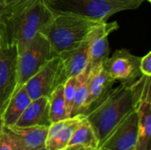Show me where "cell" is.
<instances>
[{"label": "cell", "instance_id": "5bb4252c", "mask_svg": "<svg viewBox=\"0 0 151 150\" xmlns=\"http://www.w3.org/2000/svg\"><path fill=\"white\" fill-rule=\"evenodd\" d=\"M85 119L86 115L80 114L52 123L49 126L44 147L48 150L65 149L75 130Z\"/></svg>", "mask_w": 151, "mask_h": 150}, {"label": "cell", "instance_id": "e0dca14e", "mask_svg": "<svg viewBox=\"0 0 151 150\" xmlns=\"http://www.w3.org/2000/svg\"><path fill=\"white\" fill-rule=\"evenodd\" d=\"M31 101L23 85L12 95L2 114L4 125L5 126H14Z\"/></svg>", "mask_w": 151, "mask_h": 150}, {"label": "cell", "instance_id": "cb8c5ba5", "mask_svg": "<svg viewBox=\"0 0 151 150\" xmlns=\"http://www.w3.org/2000/svg\"><path fill=\"white\" fill-rule=\"evenodd\" d=\"M62 150H99L98 149H93V148H88L83 146H68L65 149Z\"/></svg>", "mask_w": 151, "mask_h": 150}, {"label": "cell", "instance_id": "8992f818", "mask_svg": "<svg viewBox=\"0 0 151 150\" xmlns=\"http://www.w3.org/2000/svg\"><path fill=\"white\" fill-rule=\"evenodd\" d=\"M18 82V48L6 33L0 42V115L16 92Z\"/></svg>", "mask_w": 151, "mask_h": 150}, {"label": "cell", "instance_id": "277c9868", "mask_svg": "<svg viewBox=\"0 0 151 150\" xmlns=\"http://www.w3.org/2000/svg\"><path fill=\"white\" fill-rule=\"evenodd\" d=\"M144 0H45L55 13H65L104 22L117 12L137 9Z\"/></svg>", "mask_w": 151, "mask_h": 150}, {"label": "cell", "instance_id": "4316f807", "mask_svg": "<svg viewBox=\"0 0 151 150\" xmlns=\"http://www.w3.org/2000/svg\"><path fill=\"white\" fill-rule=\"evenodd\" d=\"M6 10H7V5L6 4H0V19L2 18L4 13L6 11Z\"/></svg>", "mask_w": 151, "mask_h": 150}, {"label": "cell", "instance_id": "ffe728a7", "mask_svg": "<svg viewBox=\"0 0 151 150\" xmlns=\"http://www.w3.org/2000/svg\"><path fill=\"white\" fill-rule=\"evenodd\" d=\"M90 73V69L88 66L77 76V85H76V90H75V95H74V101L73 109L71 111V117L82 114L84 103L87 96V83L88 80V76Z\"/></svg>", "mask_w": 151, "mask_h": 150}, {"label": "cell", "instance_id": "83f0119b", "mask_svg": "<svg viewBox=\"0 0 151 150\" xmlns=\"http://www.w3.org/2000/svg\"><path fill=\"white\" fill-rule=\"evenodd\" d=\"M4 121H3V118H2V115H0V139H1V136H2V133H3V129H4Z\"/></svg>", "mask_w": 151, "mask_h": 150}, {"label": "cell", "instance_id": "484cf974", "mask_svg": "<svg viewBox=\"0 0 151 150\" xmlns=\"http://www.w3.org/2000/svg\"><path fill=\"white\" fill-rule=\"evenodd\" d=\"M4 34H5V26H4V23L2 18H1L0 19V42L4 37Z\"/></svg>", "mask_w": 151, "mask_h": 150}, {"label": "cell", "instance_id": "8fae6325", "mask_svg": "<svg viewBox=\"0 0 151 150\" xmlns=\"http://www.w3.org/2000/svg\"><path fill=\"white\" fill-rule=\"evenodd\" d=\"M117 21L107 23L102 22L96 26L88 34V68L90 71L103 66L105 60L109 57L110 46L108 36L110 34L119 29Z\"/></svg>", "mask_w": 151, "mask_h": 150}, {"label": "cell", "instance_id": "7a4b0ae2", "mask_svg": "<svg viewBox=\"0 0 151 150\" xmlns=\"http://www.w3.org/2000/svg\"><path fill=\"white\" fill-rule=\"evenodd\" d=\"M131 86L121 83L86 115L87 120L98 139L99 146L113 129L135 109Z\"/></svg>", "mask_w": 151, "mask_h": 150}, {"label": "cell", "instance_id": "7c38bea8", "mask_svg": "<svg viewBox=\"0 0 151 150\" xmlns=\"http://www.w3.org/2000/svg\"><path fill=\"white\" fill-rule=\"evenodd\" d=\"M49 126H36L20 127L17 126H4L12 150H36L44 147Z\"/></svg>", "mask_w": 151, "mask_h": 150}, {"label": "cell", "instance_id": "52a82bcc", "mask_svg": "<svg viewBox=\"0 0 151 150\" xmlns=\"http://www.w3.org/2000/svg\"><path fill=\"white\" fill-rule=\"evenodd\" d=\"M131 87L139 121L135 150H151V77L142 75Z\"/></svg>", "mask_w": 151, "mask_h": 150}, {"label": "cell", "instance_id": "30bf717a", "mask_svg": "<svg viewBox=\"0 0 151 150\" xmlns=\"http://www.w3.org/2000/svg\"><path fill=\"white\" fill-rule=\"evenodd\" d=\"M139 133L138 114L135 109L131 111L108 135L98 149H135Z\"/></svg>", "mask_w": 151, "mask_h": 150}, {"label": "cell", "instance_id": "7402d4cb", "mask_svg": "<svg viewBox=\"0 0 151 150\" xmlns=\"http://www.w3.org/2000/svg\"><path fill=\"white\" fill-rule=\"evenodd\" d=\"M140 70L142 75L151 77V51L141 58Z\"/></svg>", "mask_w": 151, "mask_h": 150}, {"label": "cell", "instance_id": "4fadbf2b", "mask_svg": "<svg viewBox=\"0 0 151 150\" xmlns=\"http://www.w3.org/2000/svg\"><path fill=\"white\" fill-rule=\"evenodd\" d=\"M115 80L107 73L103 66L90 71L87 83V96L82 114L87 115L99 104L113 89Z\"/></svg>", "mask_w": 151, "mask_h": 150}, {"label": "cell", "instance_id": "3957f363", "mask_svg": "<svg viewBox=\"0 0 151 150\" xmlns=\"http://www.w3.org/2000/svg\"><path fill=\"white\" fill-rule=\"evenodd\" d=\"M101 23L81 16L56 13L53 20L40 33L48 39L53 50L58 55L81 43Z\"/></svg>", "mask_w": 151, "mask_h": 150}, {"label": "cell", "instance_id": "9c48e42d", "mask_svg": "<svg viewBox=\"0 0 151 150\" xmlns=\"http://www.w3.org/2000/svg\"><path fill=\"white\" fill-rule=\"evenodd\" d=\"M141 58L126 49L117 50L105 60L103 67L115 81L132 85L142 75L140 70Z\"/></svg>", "mask_w": 151, "mask_h": 150}, {"label": "cell", "instance_id": "1f68e13d", "mask_svg": "<svg viewBox=\"0 0 151 150\" xmlns=\"http://www.w3.org/2000/svg\"><path fill=\"white\" fill-rule=\"evenodd\" d=\"M147 1H148V2H151V0H147Z\"/></svg>", "mask_w": 151, "mask_h": 150}, {"label": "cell", "instance_id": "9a60e30c", "mask_svg": "<svg viewBox=\"0 0 151 150\" xmlns=\"http://www.w3.org/2000/svg\"><path fill=\"white\" fill-rule=\"evenodd\" d=\"M88 49L89 42L87 38L78 46L58 54L65 82L72 77H77L87 68L88 65Z\"/></svg>", "mask_w": 151, "mask_h": 150}, {"label": "cell", "instance_id": "44dd1931", "mask_svg": "<svg viewBox=\"0 0 151 150\" xmlns=\"http://www.w3.org/2000/svg\"><path fill=\"white\" fill-rule=\"evenodd\" d=\"M76 85H77V77H72L65 80V82L63 84L64 86V98L65 103V109L68 118L71 116V111L73 105L74 101V95H75V90H76Z\"/></svg>", "mask_w": 151, "mask_h": 150}, {"label": "cell", "instance_id": "6da1fadb", "mask_svg": "<svg viewBox=\"0 0 151 150\" xmlns=\"http://www.w3.org/2000/svg\"><path fill=\"white\" fill-rule=\"evenodd\" d=\"M7 5L2 16L9 39L15 42L18 51L54 19L56 13L43 0H33L14 5Z\"/></svg>", "mask_w": 151, "mask_h": 150}, {"label": "cell", "instance_id": "ba28073f", "mask_svg": "<svg viewBox=\"0 0 151 150\" xmlns=\"http://www.w3.org/2000/svg\"><path fill=\"white\" fill-rule=\"evenodd\" d=\"M64 83L61 60L57 56L32 76L24 87L31 100H35L42 96L49 97L59 85Z\"/></svg>", "mask_w": 151, "mask_h": 150}, {"label": "cell", "instance_id": "d4e9b609", "mask_svg": "<svg viewBox=\"0 0 151 150\" xmlns=\"http://www.w3.org/2000/svg\"><path fill=\"white\" fill-rule=\"evenodd\" d=\"M28 1H33V0H5L4 4L14 5V4H22L25 2H28Z\"/></svg>", "mask_w": 151, "mask_h": 150}, {"label": "cell", "instance_id": "f546056e", "mask_svg": "<svg viewBox=\"0 0 151 150\" xmlns=\"http://www.w3.org/2000/svg\"><path fill=\"white\" fill-rule=\"evenodd\" d=\"M5 0H0V4H4Z\"/></svg>", "mask_w": 151, "mask_h": 150}, {"label": "cell", "instance_id": "ac0fdd59", "mask_svg": "<svg viewBox=\"0 0 151 150\" xmlns=\"http://www.w3.org/2000/svg\"><path fill=\"white\" fill-rule=\"evenodd\" d=\"M68 146H83L88 148L98 149V139L91 125L87 120V118L73 133L68 143Z\"/></svg>", "mask_w": 151, "mask_h": 150}, {"label": "cell", "instance_id": "5b68a950", "mask_svg": "<svg viewBox=\"0 0 151 150\" xmlns=\"http://www.w3.org/2000/svg\"><path fill=\"white\" fill-rule=\"evenodd\" d=\"M58 56L48 39L38 33L26 47L18 51V82L16 91L39 72L50 59Z\"/></svg>", "mask_w": 151, "mask_h": 150}, {"label": "cell", "instance_id": "603a6c76", "mask_svg": "<svg viewBox=\"0 0 151 150\" xmlns=\"http://www.w3.org/2000/svg\"><path fill=\"white\" fill-rule=\"evenodd\" d=\"M0 150H12V148L10 144V141L6 136V134L4 133H2L1 139H0Z\"/></svg>", "mask_w": 151, "mask_h": 150}, {"label": "cell", "instance_id": "d6986e66", "mask_svg": "<svg viewBox=\"0 0 151 150\" xmlns=\"http://www.w3.org/2000/svg\"><path fill=\"white\" fill-rule=\"evenodd\" d=\"M49 98V117L52 123L68 118L64 98V86L59 85L48 97Z\"/></svg>", "mask_w": 151, "mask_h": 150}, {"label": "cell", "instance_id": "f1b7e54d", "mask_svg": "<svg viewBox=\"0 0 151 150\" xmlns=\"http://www.w3.org/2000/svg\"><path fill=\"white\" fill-rule=\"evenodd\" d=\"M36 150H48L45 147H42V148H40V149H38Z\"/></svg>", "mask_w": 151, "mask_h": 150}, {"label": "cell", "instance_id": "2e32d148", "mask_svg": "<svg viewBox=\"0 0 151 150\" xmlns=\"http://www.w3.org/2000/svg\"><path fill=\"white\" fill-rule=\"evenodd\" d=\"M50 125L51 122L49 117V98L42 96L31 101L14 126L26 127L36 126H50Z\"/></svg>", "mask_w": 151, "mask_h": 150}, {"label": "cell", "instance_id": "4dcf8cb0", "mask_svg": "<svg viewBox=\"0 0 151 150\" xmlns=\"http://www.w3.org/2000/svg\"><path fill=\"white\" fill-rule=\"evenodd\" d=\"M99 150H105V149H99ZM130 150H135V149H130Z\"/></svg>", "mask_w": 151, "mask_h": 150}]
</instances>
